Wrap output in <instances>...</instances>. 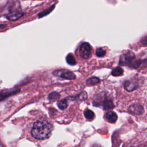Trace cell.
Wrapping results in <instances>:
<instances>
[{"label": "cell", "instance_id": "1", "mask_svg": "<svg viewBox=\"0 0 147 147\" xmlns=\"http://www.w3.org/2000/svg\"><path fill=\"white\" fill-rule=\"evenodd\" d=\"M52 129V125L48 122L37 121L33 125L31 134L37 140H45L50 136Z\"/></svg>", "mask_w": 147, "mask_h": 147}, {"label": "cell", "instance_id": "2", "mask_svg": "<svg viewBox=\"0 0 147 147\" xmlns=\"http://www.w3.org/2000/svg\"><path fill=\"white\" fill-rule=\"evenodd\" d=\"M24 15L19 1H14L8 4L6 8V12L5 14V17L10 21H15L21 18Z\"/></svg>", "mask_w": 147, "mask_h": 147}, {"label": "cell", "instance_id": "3", "mask_svg": "<svg viewBox=\"0 0 147 147\" xmlns=\"http://www.w3.org/2000/svg\"><path fill=\"white\" fill-rule=\"evenodd\" d=\"M135 61L136 56L134 53L130 51H129L121 56L119 64L122 65H127L129 67L132 68Z\"/></svg>", "mask_w": 147, "mask_h": 147}, {"label": "cell", "instance_id": "4", "mask_svg": "<svg viewBox=\"0 0 147 147\" xmlns=\"http://www.w3.org/2000/svg\"><path fill=\"white\" fill-rule=\"evenodd\" d=\"M53 75L66 79L73 80L76 78V75L71 71L65 69H59L55 70L53 72Z\"/></svg>", "mask_w": 147, "mask_h": 147}, {"label": "cell", "instance_id": "5", "mask_svg": "<svg viewBox=\"0 0 147 147\" xmlns=\"http://www.w3.org/2000/svg\"><path fill=\"white\" fill-rule=\"evenodd\" d=\"M92 48L90 44L88 42H83L79 48V55L83 59H88L91 54Z\"/></svg>", "mask_w": 147, "mask_h": 147}, {"label": "cell", "instance_id": "6", "mask_svg": "<svg viewBox=\"0 0 147 147\" xmlns=\"http://www.w3.org/2000/svg\"><path fill=\"white\" fill-rule=\"evenodd\" d=\"M127 111L129 113L133 115H140L144 113V109L141 105L139 103H134L129 107Z\"/></svg>", "mask_w": 147, "mask_h": 147}, {"label": "cell", "instance_id": "7", "mask_svg": "<svg viewBox=\"0 0 147 147\" xmlns=\"http://www.w3.org/2000/svg\"><path fill=\"white\" fill-rule=\"evenodd\" d=\"M123 86L125 89L127 91H132L138 87V83L137 82L126 80L123 83Z\"/></svg>", "mask_w": 147, "mask_h": 147}, {"label": "cell", "instance_id": "8", "mask_svg": "<svg viewBox=\"0 0 147 147\" xmlns=\"http://www.w3.org/2000/svg\"><path fill=\"white\" fill-rule=\"evenodd\" d=\"M105 118L109 122L114 123L117 121L118 116L115 112L113 111H108L105 114Z\"/></svg>", "mask_w": 147, "mask_h": 147}, {"label": "cell", "instance_id": "9", "mask_svg": "<svg viewBox=\"0 0 147 147\" xmlns=\"http://www.w3.org/2000/svg\"><path fill=\"white\" fill-rule=\"evenodd\" d=\"M102 105L104 110H111L114 107L113 101L110 99L107 98H105L99 105Z\"/></svg>", "mask_w": 147, "mask_h": 147}, {"label": "cell", "instance_id": "10", "mask_svg": "<svg viewBox=\"0 0 147 147\" xmlns=\"http://www.w3.org/2000/svg\"><path fill=\"white\" fill-rule=\"evenodd\" d=\"M84 117H86V118L90 121L92 120L95 117L94 113L92 110H91L90 109H87L84 110Z\"/></svg>", "mask_w": 147, "mask_h": 147}, {"label": "cell", "instance_id": "11", "mask_svg": "<svg viewBox=\"0 0 147 147\" xmlns=\"http://www.w3.org/2000/svg\"><path fill=\"white\" fill-rule=\"evenodd\" d=\"M66 61L68 64L71 65H74L76 64V60L72 53H69L66 56Z\"/></svg>", "mask_w": 147, "mask_h": 147}, {"label": "cell", "instance_id": "12", "mask_svg": "<svg viewBox=\"0 0 147 147\" xmlns=\"http://www.w3.org/2000/svg\"><path fill=\"white\" fill-rule=\"evenodd\" d=\"M100 81V79L97 77H91L87 80L86 84L88 86H94L98 83Z\"/></svg>", "mask_w": 147, "mask_h": 147}, {"label": "cell", "instance_id": "13", "mask_svg": "<svg viewBox=\"0 0 147 147\" xmlns=\"http://www.w3.org/2000/svg\"><path fill=\"white\" fill-rule=\"evenodd\" d=\"M57 104L59 108L61 110L66 109L68 105V102H67V99H63L62 100H60V101H58Z\"/></svg>", "mask_w": 147, "mask_h": 147}, {"label": "cell", "instance_id": "14", "mask_svg": "<svg viewBox=\"0 0 147 147\" xmlns=\"http://www.w3.org/2000/svg\"><path fill=\"white\" fill-rule=\"evenodd\" d=\"M123 73V69L119 67H117L114 68L111 71V75L114 76H118L122 75Z\"/></svg>", "mask_w": 147, "mask_h": 147}, {"label": "cell", "instance_id": "15", "mask_svg": "<svg viewBox=\"0 0 147 147\" xmlns=\"http://www.w3.org/2000/svg\"><path fill=\"white\" fill-rule=\"evenodd\" d=\"M54 6H55V5H52V6H51L50 7H49L48 9H47V10H44L43 11H42L41 13H40L38 14V17H40H40H44V16H45L48 14L49 13L51 12V11L53 10V9L54 7H55Z\"/></svg>", "mask_w": 147, "mask_h": 147}, {"label": "cell", "instance_id": "16", "mask_svg": "<svg viewBox=\"0 0 147 147\" xmlns=\"http://www.w3.org/2000/svg\"><path fill=\"white\" fill-rule=\"evenodd\" d=\"M106 51L102 48H98L96 50V55L99 57H102L105 56Z\"/></svg>", "mask_w": 147, "mask_h": 147}, {"label": "cell", "instance_id": "17", "mask_svg": "<svg viewBox=\"0 0 147 147\" xmlns=\"http://www.w3.org/2000/svg\"><path fill=\"white\" fill-rule=\"evenodd\" d=\"M60 97V94L56 92H53L49 94L48 98L50 100H55Z\"/></svg>", "mask_w": 147, "mask_h": 147}, {"label": "cell", "instance_id": "18", "mask_svg": "<svg viewBox=\"0 0 147 147\" xmlns=\"http://www.w3.org/2000/svg\"><path fill=\"white\" fill-rule=\"evenodd\" d=\"M141 42L144 44V45H147V35L144 36L142 40H141Z\"/></svg>", "mask_w": 147, "mask_h": 147}]
</instances>
